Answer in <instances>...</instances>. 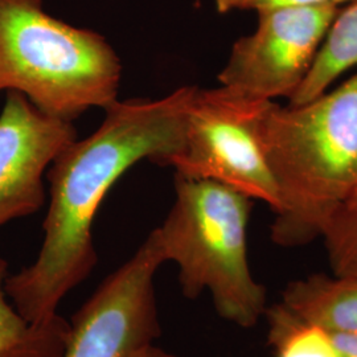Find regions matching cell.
Masks as SVG:
<instances>
[{"instance_id": "7a4b0ae2", "label": "cell", "mask_w": 357, "mask_h": 357, "mask_svg": "<svg viewBox=\"0 0 357 357\" xmlns=\"http://www.w3.org/2000/svg\"><path fill=\"white\" fill-rule=\"evenodd\" d=\"M257 132L281 197L273 241L321 238L357 195V73L302 105L262 103Z\"/></svg>"}, {"instance_id": "2e32d148", "label": "cell", "mask_w": 357, "mask_h": 357, "mask_svg": "<svg viewBox=\"0 0 357 357\" xmlns=\"http://www.w3.org/2000/svg\"><path fill=\"white\" fill-rule=\"evenodd\" d=\"M128 357H176L169 352H167L165 349L156 347V345L149 344L142 347L139 349H137L135 352H132Z\"/></svg>"}, {"instance_id": "5b68a950", "label": "cell", "mask_w": 357, "mask_h": 357, "mask_svg": "<svg viewBox=\"0 0 357 357\" xmlns=\"http://www.w3.org/2000/svg\"><path fill=\"white\" fill-rule=\"evenodd\" d=\"M224 86L195 88L181 146L165 166L192 178L213 180L277 213L281 197L262 151L257 121L262 103Z\"/></svg>"}, {"instance_id": "4fadbf2b", "label": "cell", "mask_w": 357, "mask_h": 357, "mask_svg": "<svg viewBox=\"0 0 357 357\" xmlns=\"http://www.w3.org/2000/svg\"><path fill=\"white\" fill-rule=\"evenodd\" d=\"M321 238L333 274L357 277V203L333 217Z\"/></svg>"}, {"instance_id": "3957f363", "label": "cell", "mask_w": 357, "mask_h": 357, "mask_svg": "<svg viewBox=\"0 0 357 357\" xmlns=\"http://www.w3.org/2000/svg\"><path fill=\"white\" fill-rule=\"evenodd\" d=\"M122 65L100 33L44 11L43 0H0V90L73 122L118 101Z\"/></svg>"}, {"instance_id": "7c38bea8", "label": "cell", "mask_w": 357, "mask_h": 357, "mask_svg": "<svg viewBox=\"0 0 357 357\" xmlns=\"http://www.w3.org/2000/svg\"><path fill=\"white\" fill-rule=\"evenodd\" d=\"M265 315L275 357H339L331 333L299 319L282 303L268 307Z\"/></svg>"}, {"instance_id": "6da1fadb", "label": "cell", "mask_w": 357, "mask_h": 357, "mask_svg": "<svg viewBox=\"0 0 357 357\" xmlns=\"http://www.w3.org/2000/svg\"><path fill=\"white\" fill-rule=\"evenodd\" d=\"M193 90L184 86L155 101H116L96 132L70 143L52 162L51 203L38 258L6 281L8 298L24 318L51 319L91 274L97 264L91 230L103 199L142 159L165 166L178 153Z\"/></svg>"}, {"instance_id": "30bf717a", "label": "cell", "mask_w": 357, "mask_h": 357, "mask_svg": "<svg viewBox=\"0 0 357 357\" xmlns=\"http://www.w3.org/2000/svg\"><path fill=\"white\" fill-rule=\"evenodd\" d=\"M8 262L0 258V357H63L70 321L60 314L31 321L13 306L6 291Z\"/></svg>"}, {"instance_id": "277c9868", "label": "cell", "mask_w": 357, "mask_h": 357, "mask_svg": "<svg viewBox=\"0 0 357 357\" xmlns=\"http://www.w3.org/2000/svg\"><path fill=\"white\" fill-rule=\"evenodd\" d=\"M175 203L155 233L166 262H175L185 298L204 291L222 319L252 328L268 310L266 290L248 258L252 199L206 178L175 175Z\"/></svg>"}, {"instance_id": "8992f818", "label": "cell", "mask_w": 357, "mask_h": 357, "mask_svg": "<svg viewBox=\"0 0 357 357\" xmlns=\"http://www.w3.org/2000/svg\"><path fill=\"white\" fill-rule=\"evenodd\" d=\"M340 7L328 1L257 13L255 32L233 44L218 75L220 86L255 101L290 100L308 75Z\"/></svg>"}, {"instance_id": "5bb4252c", "label": "cell", "mask_w": 357, "mask_h": 357, "mask_svg": "<svg viewBox=\"0 0 357 357\" xmlns=\"http://www.w3.org/2000/svg\"><path fill=\"white\" fill-rule=\"evenodd\" d=\"M332 0H215L217 11L220 13H228L231 11H246L255 10L257 13L266 11L280 7L291 6H311L328 3Z\"/></svg>"}, {"instance_id": "ba28073f", "label": "cell", "mask_w": 357, "mask_h": 357, "mask_svg": "<svg viewBox=\"0 0 357 357\" xmlns=\"http://www.w3.org/2000/svg\"><path fill=\"white\" fill-rule=\"evenodd\" d=\"M75 141L73 122L44 114L22 93L8 91L0 113V227L44 205V172Z\"/></svg>"}, {"instance_id": "9a60e30c", "label": "cell", "mask_w": 357, "mask_h": 357, "mask_svg": "<svg viewBox=\"0 0 357 357\" xmlns=\"http://www.w3.org/2000/svg\"><path fill=\"white\" fill-rule=\"evenodd\" d=\"M331 336L337 356L357 357V333H331Z\"/></svg>"}, {"instance_id": "8fae6325", "label": "cell", "mask_w": 357, "mask_h": 357, "mask_svg": "<svg viewBox=\"0 0 357 357\" xmlns=\"http://www.w3.org/2000/svg\"><path fill=\"white\" fill-rule=\"evenodd\" d=\"M357 68V0L347 3L332 20L308 75L289 105L308 102L327 90L345 72Z\"/></svg>"}, {"instance_id": "e0dca14e", "label": "cell", "mask_w": 357, "mask_h": 357, "mask_svg": "<svg viewBox=\"0 0 357 357\" xmlns=\"http://www.w3.org/2000/svg\"><path fill=\"white\" fill-rule=\"evenodd\" d=\"M349 1H352V0H332V3H335L337 6H343V4H347Z\"/></svg>"}, {"instance_id": "ac0fdd59", "label": "cell", "mask_w": 357, "mask_h": 357, "mask_svg": "<svg viewBox=\"0 0 357 357\" xmlns=\"http://www.w3.org/2000/svg\"><path fill=\"white\" fill-rule=\"evenodd\" d=\"M355 203H357V195H356V197H355V199H354V202H352V203H351V204H355ZM351 204H348V205H351Z\"/></svg>"}, {"instance_id": "52a82bcc", "label": "cell", "mask_w": 357, "mask_h": 357, "mask_svg": "<svg viewBox=\"0 0 357 357\" xmlns=\"http://www.w3.org/2000/svg\"><path fill=\"white\" fill-rule=\"evenodd\" d=\"M166 264L153 230L77 311L63 357H128L160 336L155 275Z\"/></svg>"}, {"instance_id": "9c48e42d", "label": "cell", "mask_w": 357, "mask_h": 357, "mask_svg": "<svg viewBox=\"0 0 357 357\" xmlns=\"http://www.w3.org/2000/svg\"><path fill=\"white\" fill-rule=\"evenodd\" d=\"M282 305L330 333H357V277L314 274L291 282Z\"/></svg>"}]
</instances>
